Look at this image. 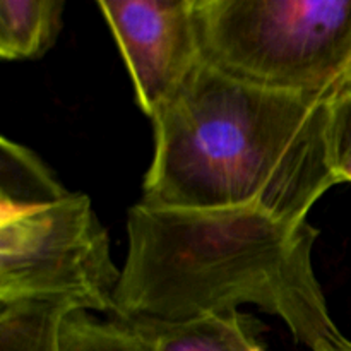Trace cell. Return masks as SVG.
<instances>
[{
  "instance_id": "2",
  "label": "cell",
  "mask_w": 351,
  "mask_h": 351,
  "mask_svg": "<svg viewBox=\"0 0 351 351\" xmlns=\"http://www.w3.org/2000/svg\"><path fill=\"white\" fill-rule=\"evenodd\" d=\"M129 252L117 317L180 322L256 305L298 345L341 338L315 274L319 230L254 206L154 208L127 213Z\"/></svg>"
},
{
  "instance_id": "1",
  "label": "cell",
  "mask_w": 351,
  "mask_h": 351,
  "mask_svg": "<svg viewBox=\"0 0 351 351\" xmlns=\"http://www.w3.org/2000/svg\"><path fill=\"white\" fill-rule=\"evenodd\" d=\"M154 156L141 202L154 208L254 206L307 221L336 185L329 98L261 88L202 60L153 119Z\"/></svg>"
},
{
  "instance_id": "9",
  "label": "cell",
  "mask_w": 351,
  "mask_h": 351,
  "mask_svg": "<svg viewBox=\"0 0 351 351\" xmlns=\"http://www.w3.org/2000/svg\"><path fill=\"white\" fill-rule=\"evenodd\" d=\"M328 143L336 184L351 182V79L329 96Z\"/></svg>"
},
{
  "instance_id": "4",
  "label": "cell",
  "mask_w": 351,
  "mask_h": 351,
  "mask_svg": "<svg viewBox=\"0 0 351 351\" xmlns=\"http://www.w3.org/2000/svg\"><path fill=\"white\" fill-rule=\"evenodd\" d=\"M204 62L261 88L329 96L351 57V0H195Z\"/></svg>"
},
{
  "instance_id": "11",
  "label": "cell",
  "mask_w": 351,
  "mask_h": 351,
  "mask_svg": "<svg viewBox=\"0 0 351 351\" xmlns=\"http://www.w3.org/2000/svg\"><path fill=\"white\" fill-rule=\"evenodd\" d=\"M348 79H351V57H350V62H348V65H346L345 77H343V81H348Z\"/></svg>"
},
{
  "instance_id": "3",
  "label": "cell",
  "mask_w": 351,
  "mask_h": 351,
  "mask_svg": "<svg viewBox=\"0 0 351 351\" xmlns=\"http://www.w3.org/2000/svg\"><path fill=\"white\" fill-rule=\"evenodd\" d=\"M115 266L91 199L31 149L0 139V304L58 302L117 317Z\"/></svg>"
},
{
  "instance_id": "8",
  "label": "cell",
  "mask_w": 351,
  "mask_h": 351,
  "mask_svg": "<svg viewBox=\"0 0 351 351\" xmlns=\"http://www.w3.org/2000/svg\"><path fill=\"white\" fill-rule=\"evenodd\" d=\"M62 351H147L143 339L119 317L98 319L88 311H74L60 331Z\"/></svg>"
},
{
  "instance_id": "6",
  "label": "cell",
  "mask_w": 351,
  "mask_h": 351,
  "mask_svg": "<svg viewBox=\"0 0 351 351\" xmlns=\"http://www.w3.org/2000/svg\"><path fill=\"white\" fill-rule=\"evenodd\" d=\"M122 321L136 331L147 351H266L261 339L264 324L240 311L180 322L146 317Z\"/></svg>"
},
{
  "instance_id": "10",
  "label": "cell",
  "mask_w": 351,
  "mask_h": 351,
  "mask_svg": "<svg viewBox=\"0 0 351 351\" xmlns=\"http://www.w3.org/2000/svg\"><path fill=\"white\" fill-rule=\"evenodd\" d=\"M312 351H351V341L343 335L338 339H329V341L319 343Z\"/></svg>"
},
{
  "instance_id": "7",
  "label": "cell",
  "mask_w": 351,
  "mask_h": 351,
  "mask_svg": "<svg viewBox=\"0 0 351 351\" xmlns=\"http://www.w3.org/2000/svg\"><path fill=\"white\" fill-rule=\"evenodd\" d=\"M64 7L62 0H2L0 57L3 60L43 57L57 43Z\"/></svg>"
},
{
  "instance_id": "5",
  "label": "cell",
  "mask_w": 351,
  "mask_h": 351,
  "mask_svg": "<svg viewBox=\"0 0 351 351\" xmlns=\"http://www.w3.org/2000/svg\"><path fill=\"white\" fill-rule=\"evenodd\" d=\"M129 69L136 103L151 120L204 58L195 0H99Z\"/></svg>"
}]
</instances>
